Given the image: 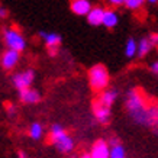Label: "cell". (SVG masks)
<instances>
[{"mask_svg": "<svg viewBox=\"0 0 158 158\" xmlns=\"http://www.w3.org/2000/svg\"><path fill=\"white\" fill-rule=\"evenodd\" d=\"M89 84L94 91H105L109 86V71L103 64H96L89 70Z\"/></svg>", "mask_w": 158, "mask_h": 158, "instance_id": "cell-3", "label": "cell"}, {"mask_svg": "<svg viewBox=\"0 0 158 158\" xmlns=\"http://www.w3.org/2000/svg\"><path fill=\"white\" fill-rule=\"evenodd\" d=\"M148 3H151V5H155V3H158V0H147Z\"/></svg>", "mask_w": 158, "mask_h": 158, "instance_id": "cell-28", "label": "cell"}, {"mask_svg": "<svg viewBox=\"0 0 158 158\" xmlns=\"http://www.w3.org/2000/svg\"><path fill=\"white\" fill-rule=\"evenodd\" d=\"M39 36H41V39L44 41L45 47H47L48 49L60 48V44H61V41H62L61 35L57 34V32H47V31H41V32H39Z\"/></svg>", "mask_w": 158, "mask_h": 158, "instance_id": "cell-10", "label": "cell"}, {"mask_svg": "<svg viewBox=\"0 0 158 158\" xmlns=\"http://www.w3.org/2000/svg\"><path fill=\"white\" fill-rule=\"evenodd\" d=\"M125 57L126 58H135L138 57V41L134 38H128L125 44Z\"/></svg>", "mask_w": 158, "mask_h": 158, "instance_id": "cell-16", "label": "cell"}, {"mask_svg": "<svg viewBox=\"0 0 158 158\" xmlns=\"http://www.w3.org/2000/svg\"><path fill=\"white\" fill-rule=\"evenodd\" d=\"M2 38H3V44L6 45L7 49H13L18 52H22L26 49V39L18 28H13V26L5 28Z\"/></svg>", "mask_w": 158, "mask_h": 158, "instance_id": "cell-4", "label": "cell"}, {"mask_svg": "<svg viewBox=\"0 0 158 158\" xmlns=\"http://www.w3.org/2000/svg\"><path fill=\"white\" fill-rule=\"evenodd\" d=\"M107 3H110L112 6H120V5H125L126 0H106Z\"/></svg>", "mask_w": 158, "mask_h": 158, "instance_id": "cell-21", "label": "cell"}, {"mask_svg": "<svg viewBox=\"0 0 158 158\" xmlns=\"http://www.w3.org/2000/svg\"><path fill=\"white\" fill-rule=\"evenodd\" d=\"M93 7L94 6L91 3V0H71L70 3V9L77 16H87Z\"/></svg>", "mask_w": 158, "mask_h": 158, "instance_id": "cell-8", "label": "cell"}, {"mask_svg": "<svg viewBox=\"0 0 158 158\" xmlns=\"http://www.w3.org/2000/svg\"><path fill=\"white\" fill-rule=\"evenodd\" d=\"M6 16H7V10L2 6V7H0V18H2V19H5Z\"/></svg>", "mask_w": 158, "mask_h": 158, "instance_id": "cell-24", "label": "cell"}, {"mask_svg": "<svg viewBox=\"0 0 158 158\" xmlns=\"http://www.w3.org/2000/svg\"><path fill=\"white\" fill-rule=\"evenodd\" d=\"M151 70H152V73L158 74V60H157V61H154L152 64H151Z\"/></svg>", "mask_w": 158, "mask_h": 158, "instance_id": "cell-22", "label": "cell"}, {"mask_svg": "<svg viewBox=\"0 0 158 158\" xmlns=\"http://www.w3.org/2000/svg\"><path fill=\"white\" fill-rule=\"evenodd\" d=\"M18 158H26V155H25V152L19 151V154H18Z\"/></svg>", "mask_w": 158, "mask_h": 158, "instance_id": "cell-26", "label": "cell"}, {"mask_svg": "<svg viewBox=\"0 0 158 158\" xmlns=\"http://www.w3.org/2000/svg\"><path fill=\"white\" fill-rule=\"evenodd\" d=\"M126 109L131 118L141 125H152L155 122V112L147 109L142 94L136 90H129L126 94Z\"/></svg>", "mask_w": 158, "mask_h": 158, "instance_id": "cell-1", "label": "cell"}, {"mask_svg": "<svg viewBox=\"0 0 158 158\" xmlns=\"http://www.w3.org/2000/svg\"><path fill=\"white\" fill-rule=\"evenodd\" d=\"M119 23V15L113 9H106L105 18H103V26L107 29H113Z\"/></svg>", "mask_w": 158, "mask_h": 158, "instance_id": "cell-14", "label": "cell"}, {"mask_svg": "<svg viewBox=\"0 0 158 158\" xmlns=\"http://www.w3.org/2000/svg\"><path fill=\"white\" fill-rule=\"evenodd\" d=\"M28 134H29V138L34 139V141H39V139L42 138L44 135V128L42 125L39 123V122H34V123H31L28 129Z\"/></svg>", "mask_w": 158, "mask_h": 158, "instance_id": "cell-17", "label": "cell"}, {"mask_svg": "<svg viewBox=\"0 0 158 158\" xmlns=\"http://www.w3.org/2000/svg\"><path fill=\"white\" fill-rule=\"evenodd\" d=\"M154 48V42L151 41L149 36H145V38L139 39L138 41V58H144L147 57L151 49Z\"/></svg>", "mask_w": 158, "mask_h": 158, "instance_id": "cell-15", "label": "cell"}, {"mask_svg": "<svg viewBox=\"0 0 158 158\" xmlns=\"http://www.w3.org/2000/svg\"><path fill=\"white\" fill-rule=\"evenodd\" d=\"M19 60H20V52L6 48L5 51L2 52L0 64H2V68H3L5 71H12V70H15L16 65L19 64Z\"/></svg>", "mask_w": 158, "mask_h": 158, "instance_id": "cell-6", "label": "cell"}, {"mask_svg": "<svg viewBox=\"0 0 158 158\" xmlns=\"http://www.w3.org/2000/svg\"><path fill=\"white\" fill-rule=\"evenodd\" d=\"M118 96H119V93H118L116 89H106L105 91H102L99 94L97 102H100L102 105L106 106V107H112L113 103L116 102V99H118Z\"/></svg>", "mask_w": 158, "mask_h": 158, "instance_id": "cell-13", "label": "cell"}, {"mask_svg": "<svg viewBox=\"0 0 158 158\" xmlns=\"http://www.w3.org/2000/svg\"><path fill=\"white\" fill-rule=\"evenodd\" d=\"M145 2H147V0H126V2H125V6L129 10H138L144 6Z\"/></svg>", "mask_w": 158, "mask_h": 158, "instance_id": "cell-19", "label": "cell"}, {"mask_svg": "<svg viewBox=\"0 0 158 158\" xmlns=\"http://www.w3.org/2000/svg\"><path fill=\"white\" fill-rule=\"evenodd\" d=\"M49 138H51V142L55 145V148H57L60 152L68 154L74 149V141H73V138L65 132V129H64L60 123L51 125Z\"/></svg>", "mask_w": 158, "mask_h": 158, "instance_id": "cell-2", "label": "cell"}, {"mask_svg": "<svg viewBox=\"0 0 158 158\" xmlns=\"http://www.w3.org/2000/svg\"><path fill=\"white\" fill-rule=\"evenodd\" d=\"M80 158H93V157H91L90 154H83V155H81Z\"/></svg>", "mask_w": 158, "mask_h": 158, "instance_id": "cell-27", "label": "cell"}, {"mask_svg": "<svg viewBox=\"0 0 158 158\" xmlns=\"http://www.w3.org/2000/svg\"><path fill=\"white\" fill-rule=\"evenodd\" d=\"M149 38H151V41H152V42H154V45H158V34H154V35H151Z\"/></svg>", "mask_w": 158, "mask_h": 158, "instance_id": "cell-25", "label": "cell"}, {"mask_svg": "<svg viewBox=\"0 0 158 158\" xmlns=\"http://www.w3.org/2000/svg\"><path fill=\"white\" fill-rule=\"evenodd\" d=\"M34 80H35V70H32V68H26V70L18 71L12 76V84L18 91L26 90L29 87H32Z\"/></svg>", "mask_w": 158, "mask_h": 158, "instance_id": "cell-5", "label": "cell"}, {"mask_svg": "<svg viewBox=\"0 0 158 158\" xmlns=\"http://www.w3.org/2000/svg\"><path fill=\"white\" fill-rule=\"evenodd\" d=\"M105 12H106L105 7H102V6H94V7L90 10V13L86 16L89 25H91V26H100V25H103Z\"/></svg>", "mask_w": 158, "mask_h": 158, "instance_id": "cell-12", "label": "cell"}, {"mask_svg": "<svg viewBox=\"0 0 158 158\" xmlns=\"http://www.w3.org/2000/svg\"><path fill=\"white\" fill-rule=\"evenodd\" d=\"M19 100L25 105H36L41 102V93L34 87H29L26 90L19 91Z\"/></svg>", "mask_w": 158, "mask_h": 158, "instance_id": "cell-9", "label": "cell"}, {"mask_svg": "<svg viewBox=\"0 0 158 158\" xmlns=\"http://www.w3.org/2000/svg\"><path fill=\"white\" fill-rule=\"evenodd\" d=\"M110 158H126V151L123 145L118 144L115 147H110Z\"/></svg>", "mask_w": 158, "mask_h": 158, "instance_id": "cell-18", "label": "cell"}, {"mask_svg": "<svg viewBox=\"0 0 158 158\" xmlns=\"http://www.w3.org/2000/svg\"><path fill=\"white\" fill-rule=\"evenodd\" d=\"M6 112H7V115L12 118V116H15V113H16V106L15 105H6Z\"/></svg>", "mask_w": 158, "mask_h": 158, "instance_id": "cell-20", "label": "cell"}, {"mask_svg": "<svg viewBox=\"0 0 158 158\" xmlns=\"http://www.w3.org/2000/svg\"><path fill=\"white\" fill-rule=\"evenodd\" d=\"M90 155L93 158H110V145L105 139H97L91 145Z\"/></svg>", "mask_w": 158, "mask_h": 158, "instance_id": "cell-7", "label": "cell"}, {"mask_svg": "<svg viewBox=\"0 0 158 158\" xmlns=\"http://www.w3.org/2000/svg\"><path fill=\"white\" fill-rule=\"evenodd\" d=\"M93 113H94V118L99 123H107L110 119V107H106L100 103V102H94L93 103Z\"/></svg>", "mask_w": 158, "mask_h": 158, "instance_id": "cell-11", "label": "cell"}, {"mask_svg": "<svg viewBox=\"0 0 158 158\" xmlns=\"http://www.w3.org/2000/svg\"><path fill=\"white\" fill-rule=\"evenodd\" d=\"M58 51H60V48H52V49H48V54L51 57H57Z\"/></svg>", "mask_w": 158, "mask_h": 158, "instance_id": "cell-23", "label": "cell"}]
</instances>
